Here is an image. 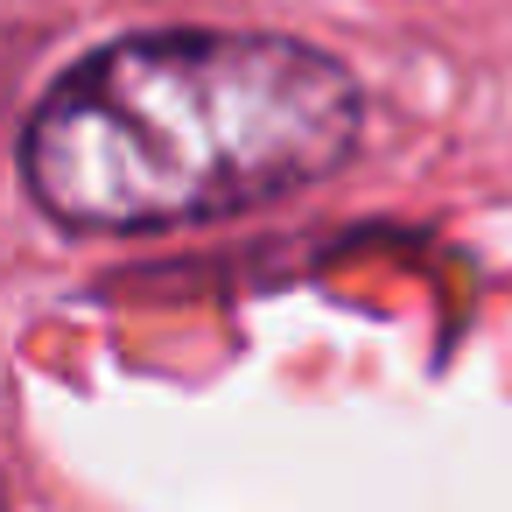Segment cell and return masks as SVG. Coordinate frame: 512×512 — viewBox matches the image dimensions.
<instances>
[{
	"instance_id": "1",
	"label": "cell",
	"mask_w": 512,
	"mask_h": 512,
	"mask_svg": "<svg viewBox=\"0 0 512 512\" xmlns=\"http://www.w3.org/2000/svg\"><path fill=\"white\" fill-rule=\"evenodd\" d=\"M351 71L267 29H148L78 57L22 127V183L71 232L239 218L337 176Z\"/></svg>"
}]
</instances>
